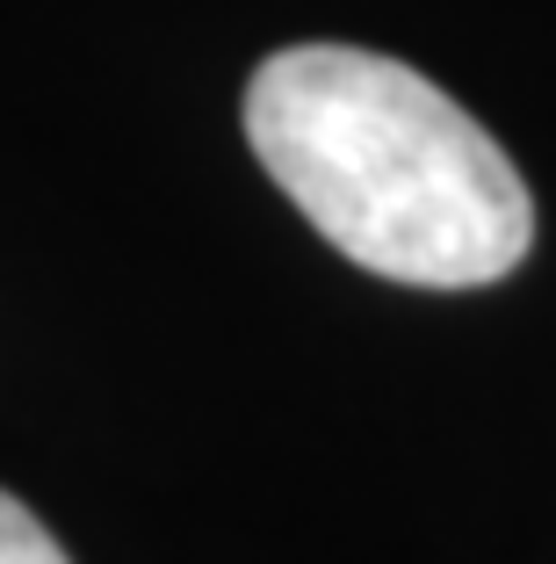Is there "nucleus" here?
<instances>
[{
    "label": "nucleus",
    "mask_w": 556,
    "mask_h": 564,
    "mask_svg": "<svg viewBox=\"0 0 556 564\" xmlns=\"http://www.w3.org/2000/svg\"><path fill=\"white\" fill-rule=\"evenodd\" d=\"M0 564H73L66 550H58V535L30 514L15 492H0Z\"/></svg>",
    "instance_id": "2"
},
{
    "label": "nucleus",
    "mask_w": 556,
    "mask_h": 564,
    "mask_svg": "<svg viewBox=\"0 0 556 564\" xmlns=\"http://www.w3.org/2000/svg\"><path fill=\"white\" fill-rule=\"evenodd\" d=\"M246 138L268 182L369 275L477 290L535 247V203L499 138L383 51H275L246 87Z\"/></svg>",
    "instance_id": "1"
}]
</instances>
